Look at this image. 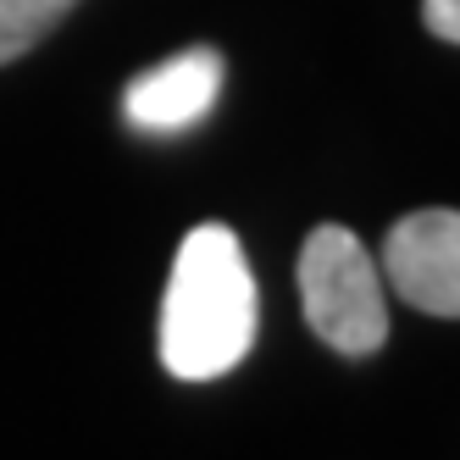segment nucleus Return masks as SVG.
Here are the masks:
<instances>
[{
    "label": "nucleus",
    "instance_id": "obj_1",
    "mask_svg": "<svg viewBox=\"0 0 460 460\" xmlns=\"http://www.w3.org/2000/svg\"><path fill=\"white\" fill-rule=\"evenodd\" d=\"M255 278L234 227L206 222L183 239L161 294V367L178 383L227 377L255 344Z\"/></svg>",
    "mask_w": 460,
    "mask_h": 460
},
{
    "label": "nucleus",
    "instance_id": "obj_2",
    "mask_svg": "<svg viewBox=\"0 0 460 460\" xmlns=\"http://www.w3.org/2000/svg\"><path fill=\"white\" fill-rule=\"evenodd\" d=\"M300 305L311 333L349 360L377 355L388 339V300L377 261L339 222H322L300 250Z\"/></svg>",
    "mask_w": 460,
    "mask_h": 460
},
{
    "label": "nucleus",
    "instance_id": "obj_3",
    "mask_svg": "<svg viewBox=\"0 0 460 460\" xmlns=\"http://www.w3.org/2000/svg\"><path fill=\"white\" fill-rule=\"evenodd\" d=\"M383 272L405 305L421 316H460V217L449 206L411 211L383 239Z\"/></svg>",
    "mask_w": 460,
    "mask_h": 460
},
{
    "label": "nucleus",
    "instance_id": "obj_4",
    "mask_svg": "<svg viewBox=\"0 0 460 460\" xmlns=\"http://www.w3.org/2000/svg\"><path fill=\"white\" fill-rule=\"evenodd\" d=\"M217 94H222V56L183 50L122 89V117L145 134H178L217 106Z\"/></svg>",
    "mask_w": 460,
    "mask_h": 460
},
{
    "label": "nucleus",
    "instance_id": "obj_5",
    "mask_svg": "<svg viewBox=\"0 0 460 460\" xmlns=\"http://www.w3.org/2000/svg\"><path fill=\"white\" fill-rule=\"evenodd\" d=\"M78 0H0V67L28 56Z\"/></svg>",
    "mask_w": 460,
    "mask_h": 460
},
{
    "label": "nucleus",
    "instance_id": "obj_6",
    "mask_svg": "<svg viewBox=\"0 0 460 460\" xmlns=\"http://www.w3.org/2000/svg\"><path fill=\"white\" fill-rule=\"evenodd\" d=\"M421 22H427V34L455 45L460 40V0H421Z\"/></svg>",
    "mask_w": 460,
    "mask_h": 460
}]
</instances>
